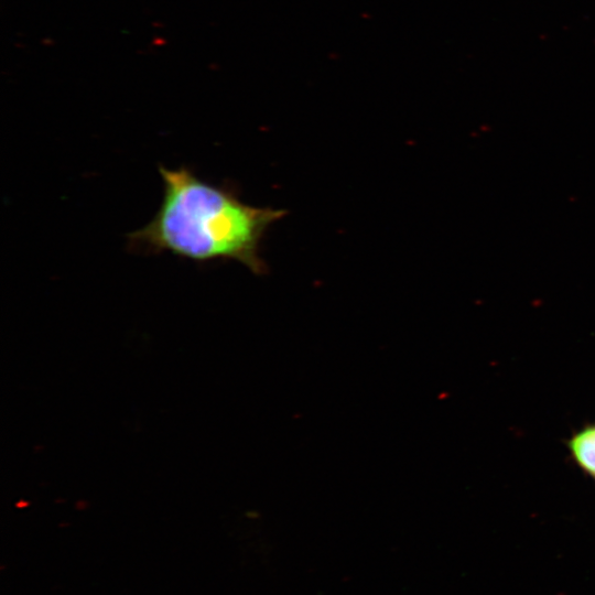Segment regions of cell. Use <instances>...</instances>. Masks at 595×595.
Returning a JSON list of instances; mask_svg holds the SVG:
<instances>
[{"label": "cell", "instance_id": "obj_1", "mask_svg": "<svg viewBox=\"0 0 595 595\" xmlns=\"http://www.w3.org/2000/svg\"><path fill=\"white\" fill-rule=\"evenodd\" d=\"M163 197L154 217L128 235L131 250L167 252L196 262L235 260L264 271L260 242L284 210L242 203L228 187L199 178L187 166L160 165Z\"/></svg>", "mask_w": 595, "mask_h": 595}, {"label": "cell", "instance_id": "obj_2", "mask_svg": "<svg viewBox=\"0 0 595 595\" xmlns=\"http://www.w3.org/2000/svg\"><path fill=\"white\" fill-rule=\"evenodd\" d=\"M567 448L576 465L595 479V423L576 431L569 439Z\"/></svg>", "mask_w": 595, "mask_h": 595}]
</instances>
